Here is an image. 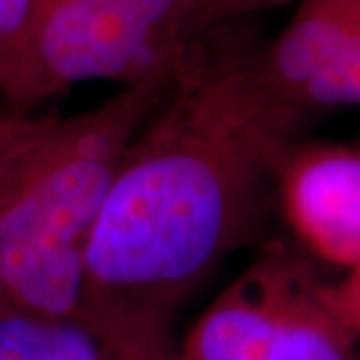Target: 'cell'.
Listing matches in <instances>:
<instances>
[{"label":"cell","instance_id":"cell-6","mask_svg":"<svg viewBox=\"0 0 360 360\" xmlns=\"http://www.w3.org/2000/svg\"><path fill=\"white\" fill-rule=\"evenodd\" d=\"M0 360H168L162 338L84 314L44 316L0 300Z\"/></svg>","mask_w":360,"mask_h":360},{"label":"cell","instance_id":"cell-1","mask_svg":"<svg viewBox=\"0 0 360 360\" xmlns=\"http://www.w3.org/2000/svg\"><path fill=\"white\" fill-rule=\"evenodd\" d=\"M257 52L231 22L179 46L92 232L82 314L162 336L180 298L260 236L307 112L270 89Z\"/></svg>","mask_w":360,"mask_h":360},{"label":"cell","instance_id":"cell-5","mask_svg":"<svg viewBox=\"0 0 360 360\" xmlns=\"http://www.w3.org/2000/svg\"><path fill=\"white\" fill-rule=\"evenodd\" d=\"M276 194L295 234L314 257L360 264V153L340 144L295 146Z\"/></svg>","mask_w":360,"mask_h":360},{"label":"cell","instance_id":"cell-4","mask_svg":"<svg viewBox=\"0 0 360 360\" xmlns=\"http://www.w3.org/2000/svg\"><path fill=\"white\" fill-rule=\"evenodd\" d=\"M324 286L292 250L264 246L196 321L180 360H354Z\"/></svg>","mask_w":360,"mask_h":360},{"label":"cell","instance_id":"cell-9","mask_svg":"<svg viewBox=\"0 0 360 360\" xmlns=\"http://www.w3.org/2000/svg\"><path fill=\"white\" fill-rule=\"evenodd\" d=\"M295 0H184L176 37L179 42L194 39L210 28L243 20L246 16L286 6Z\"/></svg>","mask_w":360,"mask_h":360},{"label":"cell","instance_id":"cell-12","mask_svg":"<svg viewBox=\"0 0 360 360\" xmlns=\"http://www.w3.org/2000/svg\"><path fill=\"white\" fill-rule=\"evenodd\" d=\"M11 118H13V112H2V110H0V130L8 124V120H11Z\"/></svg>","mask_w":360,"mask_h":360},{"label":"cell","instance_id":"cell-7","mask_svg":"<svg viewBox=\"0 0 360 360\" xmlns=\"http://www.w3.org/2000/svg\"><path fill=\"white\" fill-rule=\"evenodd\" d=\"M359 30L360 0H298L283 32L258 46V70L283 101L296 106L302 89L335 63Z\"/></svg>","mask_w":360,"mask_h":360},{"label":"cell","instance_id":"cell-3","mask_svg":"<svg viewBox=\"0 0 360 360\" xmlns=\"http://www.w3.org/2000/svg\"><path fill=\"white\" fill-rule=\"evenodd\" d=\"M182 0H39L2 96L26 108L90 80L122 84L167 63Z\"/></svg>","mask_w":360,"mask_h":360},{"label":"cell","instance_id":"cell-2","mask_svg":"<svg viewBox=\"0 0 360 360\" xmlns=\"http://www.w3.org/2000/svg\"><path fill=\"white\" fill-rule=\"evenodd\" d=\"M176 51L96 106L13 112L0 130V300L44 316L82 314L92 232L127 146L167 92Z\"/></svg>","mask_w":360,"mask_h":360},{"label":"cell","instance_id":"cell-11","mask_svg":"<svg viewBox=\"0 0 360 360\" xmlns=\"http://www.w3.org/2000/svg\"><path fill=\"white\" fill-rule=\"evenodd\" d=\"M324 296L352 336H360V264L336 284L324 286Z\"/></svg>","mask_w":360,"mask_h":360},{"label":"cell","instance_id":"cell-10","mask_svg":"<svg viewBox=\"0 0 360 360\" xmlns=\"http://www.w3.org/2000/svg\"><path fill=\"white\" fill-rule=\"evenodd\" d=\"M37 2L39 0H0V94L8 86L20 60Z\"/></svg>","mask_w":360,"mask_h":360},{"label":"cell","instance_id":"cell-13","mask_svg":"<svg viewBox=\"0 0 360 360\" xmlns=\"http://www.w3.org/2000/svg\"><path fill=\"white\" fill-rule=\"evenodd\" d=\"M359 153H360V150H359Z\"/></svg>","mask_w":360,"mask_h":360},{"label":"cell","instance_id":"cell-8","mask_svg":"<svg viewBox=\"0 0 360 360\" xmlns=\"http://www.w3.org/2000/svg\"><path fill=\"white\" fill-rule=\"evenodd\" d=\"M356 104H360V30L335 63L312 78L296 98V106L307 115L310 110Z\"/></svg>","mask_w":360,"mask_h":360}]
</instances>
